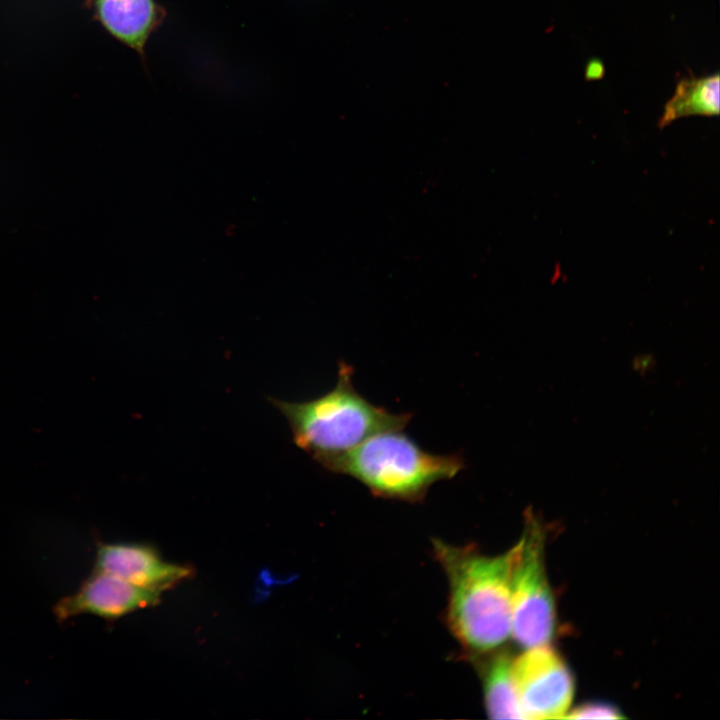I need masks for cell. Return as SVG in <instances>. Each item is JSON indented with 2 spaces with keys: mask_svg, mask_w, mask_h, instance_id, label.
<instances>
[{
  "mask_svg": "<svg viewBox=\"0 0 720 720\" xmlns=\"http://www.w3.org/2000/svg\"><path fill=\"white\" fill-rule=\"evenodd\" d=\"M449 584L448 623L464 648L487 653L511 635L513 548L497 556L434 543Z\"/></svg>",
  "mask_w": 720,
  "mask_h": 720,
  "instance_id": "obj_1",
  "label": "cell"
},
{
  "mask_svg": "<svg viewBox=\"0 0 720 720\" xmlns=\"http://www.w3.org/2000/svg\"><path fill=\"white\" fill-rule=\"evenodd\" d=\"M352 377L353 367L341 361L336 385L325 394L304 402L270 399L287 419L294 443L323 467L375 434L403 430L412 418L371 403Z\"/></svg>",
  "mask_w": 720,
  "mask_h": 720,
  "instance_id": "obj_2",
  "label": "cell"
},
{
  "mask_svg": "<svg viewBox=\"0 0 720 720\" xmlns=\"http://www.w3.org/2000/svg\"><path fill=\"white\" fill-rule=\"evenodd\" d=\"M464 467L460 454L430 453L402 430H389L369 437L324 468L353 477L375 496L418 501L434 483L452 479Z\"/></svg>",
  "mask_w": 720,
  "mask_h": 720,
  "instance_id": "obj_3",
  "label": "cell"
},
{
  "mask_svg": "<svg viewBox=\"0 0 720 720\" xmlns=\"http://www.w3.org/2000/svg\"><path fill=\"white\" fill-rule=\"evenodd\" d=\"M543 532L532 511L513 548L511 636L524 648L548 644L555 628V606L544 566Z\"/></svg>",
  "mask_w": 720,
  "mask_h": 720,
  "instance_id": "obj_4",
  "label": "cell"
},
{
  "mask_svg": "<svg viewBox=\"0 0 720 720\" xmlns=\"http://www.w3.org/2000/svg\"><path fill=\"white\" fill-rule=\"evenodd\" d=\"M512 673L524 719L565 718L574 695V678L552 647L526 648L512 660Z\"/></svg>",
  "mask_w": 720,
  "mask_h": 720,
  "instance_id": "obj_5",
  "label": "cell"
},
{
  "mask_svg": "<svg viewBox=\"0 0 720 720\" xmlns=\"http://www.w3.org/2000/svg\"><path fill=\"white\" fill-rule=\"evenodd\" d=\"M160 594L157 590L143 588L112 574L94 570L75 593L57 603L55 614L61 620L81 614L112 620L158 604Z\"/></svg>",
  "mask_w": 720,
  "mask_h": 720,
  "instance_id": "obj_6",
  "label": "cell"
},
{
  "mask_svg": "<svg viewBox=\"0 0 720 720\" xmlns=\"http://www.w3.org/2000/svg\"><path fill=\"white\" fill-rule=\"evenodd\" d=\"M94 570L159 592L192 574L189 567L166 562L151 547L136 543L101 544L96 552Z\"/></svg>",
  "mask_w": 720,
  "mask_h": 720,
  "instance_id": "obj_7",
  "label": "cell"
},
{
  "mask_svg": "<svg viewBox=\"0 0 720 720\" xmlns=\"http://www.w3.org/2000/svg\"><path fill=\"white\" fill-rule=\"evenodd\" d=\"M95 14L115 39L145 56L151 35L162 25L165 9L156 0H93Z\"/></svg>",
  "mask_w": 720,
  "mask_h": 720,
  "instance_id": "obj_8",
  "label": "cell"
},
{
  "mask_svg": "<svg viewBox=\"0 0 720 720\" xmlns=\"http://www.w3.org/2000/svg\"><path fill=\"white\" fill-rule=\"evenodd\" d=\"M719 81L718 73L679 81L674 95L664 107L659 127H664L683 116L718 115Z\"/></svg>",
  "mask_w": 720,
  "mask_h": 720,
  "instance_id": "obj_9",
  "label": "cell"
},
{
  "mask_svg": "<svg viewBox=\"0 0 720 720\" xmlns=\"http://www.w3.org/2000/svg\"><path fill=\"white\" fill-rule=\"evenodd\" d=\"M512 658L495 655L485 668L484 696L487 711L494 719H524L512 673Z\"/></svg>",
  "mask_w": 720,
  "mask_h": 720,
  "instance_id": "obj_10",
  "label": "cell"
},
{
  "mask_svg": "<svg viewBox=\"0 0 720 720\" xmlns=\"http://www.w3.org/2000/svg\"><path fill=\"white\" fill-rule=\"evenodd\" d=\"M565 718L569 719H621L623 715L620 711L607 703H588L581 705L570 713H567Z\"/></svg>",
  "mask_w": 720,
  "mask_h": 720,
  "instance_id": "obj_11",
  "label": "cell"
},
{
  "mask_svg": "<svg viewBox=\"0 0 720 720\" xmlns=\"http://www.w3.org/2000/svg\"><path fill=\"white\" fill-rule=\"evenodd\" d=\"M654 366L655 359L653 355L649 353L638 354L632 361V368L641 376H644L651 371Z\"/></svg>",
  "mask_w": 720,
  "mask_h": 720,
  "instance_id": "obj_12",
  "label": "cell"
},
{
  "mask_svg": "<svg viewBox=\"0 0 720 720\" xmlns=\"http://www.w3.org/2000/svg\"><path fill=\"white\" fill-rule=\"evenodd\" d=\"M605 72L604 65L599 60H591L585 68L586 79L602 78Z\"/></svg>",
  "mask_w": 720,
  "mask_h": 720,
  "instance_id": "obj_13",
  "label": "cell"
}]
</instances>
